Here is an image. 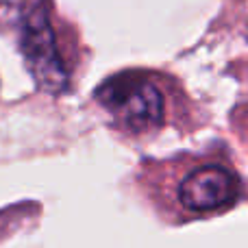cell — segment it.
Returning a JSON list of instances; mask_svg holds the SVG:
<instances>
[{
    "label": "cell",
    "instance_id": "obj_1",
    "mask_svg": "<svg viewBox=\"0 0 248 248\" xmlns=\"http://www.w3.org/2000/svg\"><path fill=\"white\" fill-rule=\"evenodd\" d=\"M20 31V48L35 85L50 96L63 94L68 90V72L57 50L46 4L39 0L26 4L22 9Z\"/></svg>",
    "mask_w": 248,
    "mask_h": 248
},
{
    "label": "cell",
    "instance_id": "obj_2",
    "mask_svg": "<svg viewBox=\"0 0 248 248\" xmlns=\"http://www.w3.org/2000/svg\"><path fill=\"white\" fill-rule=\"evenodd\" d=\"M96 100L126 131L140 133L163 122V96L144 74L122 72L96 90Z\"/></svg>",
    "mask_w": 248,
    "mask_h": 248
},
{
    "label": "cell",
    "instance_id": "obj_3",
    "mask_svg": "<svg viewBox=\"0 0 248 248\" xmlns=\"http://www.w3.org/2000/svg\"><path fill=\"white\" fill-rule=\"evenodd\" d=\"M240 181L222 166H205L189 172L179 185V201L189 211H214L235 201Z\"/></svg>",
    "mask_w": 248,
    "mask_h": 248
}]
</instances>
